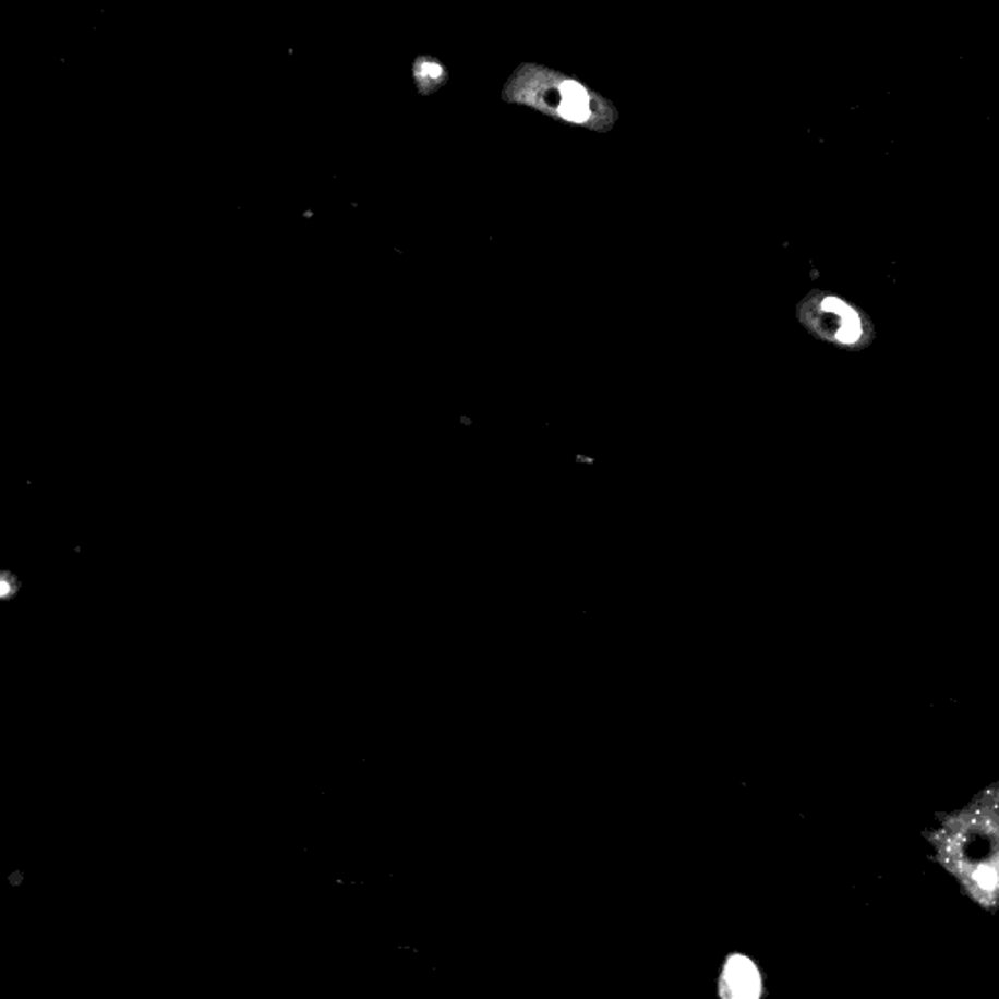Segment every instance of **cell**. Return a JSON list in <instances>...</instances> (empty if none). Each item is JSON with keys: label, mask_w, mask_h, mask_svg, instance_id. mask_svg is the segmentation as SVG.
I'll return each mask as SVG.
<instances>
[{"label": "cell", "mask_w": 999, "mask_h": 999, "mask_svg": "<svg viewBox=\"0 0 999 999\" xmlns=\"http://www.w3.org/2000/svg\"><path fill=\"white\" fill-rule=\"evenodd\" d=\"M714 991L717 999H768V976L751 954L732 951L721 961Z\"/></svg>", "instance_id": "cell-3"}, {"label": "cell", "mask_w": 999, "mask_h": 999, "mask_svg": "<svg viewBox=\"0 0 999 999\" xmlns=\"http://www.w3.org/2000/svg\"><path fill=\"white\" fill-rule=\"evenodd\" d=\"M929 859L972 906L988 914L999 902V796L991 786L968 805L937 818L924 833Z\"/></svg>", "instance_id": "cell-1"}, {"label": "cell", "mask_w": 999, "mask_h": 999, "mask_svg": "<svg viewBox=\"0 0 999 999\" xmlns=\"http://www.w3.org/2000/svg\"><path fill=\"white\" fill-rule=\"evenodd\" d=\"M796 318L818 340L847 352H860L877 338L863 309L828 291H810L796 306Z\"/></svg>", "instance_id": "cell-2"}]
</instances>
